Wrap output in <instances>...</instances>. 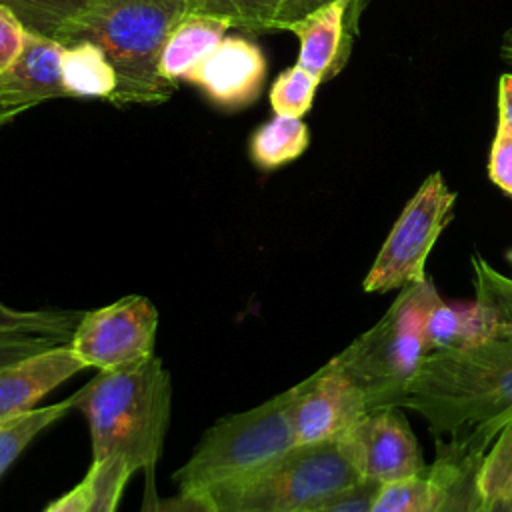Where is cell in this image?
<instances>
[{
	"label": "cell",
	"instance_id": "obj_1",
	"mask_svg": "<svg viewBox=\"0 0 512 512\" xmlns=\"http://www.w3.org/2000/svg\"><path fill=\"white\" fill-rule=\"evenodd\" d=\"M400 408L426 420L436 452L484 454L512 422V340L426 354Z\"/></svg>",
	"mask_w": 512,
	"mask_h": 512
},
{
	"label": "cell",
	"instance_id": "obj_2",
	"mask_svg": "<svg viewBox=\"0 0 512 512\" xmlns=\"http://www.w3.org/2000/svg\"><path fill=\"white\" fill-rule=\"evenodd\" d=\"M72 402L88 422L92 464L122 458L134 472H154L172 410L170 374L156 354L98 372Z\"/></svg>",
	"mask_w": 512,
	"mask_h": 512
},
{
	"label": "cell",
	"instance_id": "obj_3",
	"mask_svg": "<svg viewBox=\"0 0 512 512\" xmlns=\"http://www.w3.org/2000/svg\"><path fill=\"white\" fill-rule=\"evenodd\" d=\"M186 14L178 0H94L58 42L88 40L104 52L118 78L112 102H162L174 84L158 72L160 54L170 30Z\"/></svg>",
	"mask_w": 512,
	"mask_h": 512
},
{
	"label": "cell",
	"instance_id": "obj_4",
	"mask_svg": "<svg viewBox=\"0 0 512 512\" xmlns=\"http://www.w3.org/2000/svg\"><path fill=\"white\" fill-rule=\"evenodd\" d=\"M438 296L428 278L402 288L372 328L332 356L364 390L370 410L400 408L412 378L430 354L424 318Z\"/></svg>",
	"mask_w": 512,
	"mask_h": 512
},
{
	"label": "cell",
	"instance_id": "obj_5",
	"mask_svg": "<svg viewBox=\"0 0 512 512\" xmlns=\"http://www.w3.org/2000/svg\"><path fill=\"white\" fill-rule=\"evenodd\" d=\"M338 440L294 446L264 468L208 488L214 512H302L360 484Z\"/></svg>",
	"mask_w": 512,
	"mask_h": 512
},
{
	"label": "cell",
	"instance_id": "obj_6",
	"mask_svg": "<svg viewBox=\"0 0 512 512\" xmlns=\"http://www.w3.org/2000/svg\"><path fill=\"white\" fill-rule=\"evenodd\" d=\"M290 406L292 388L214 422L176 470L178 490H208L244 478L292 450L296 438Z\"/></svg>",
	"mask_w": 512,
	"mask_h": 512
},
{
	"label": "cell",
	"instance_id": "obj_7",
	"mask_svg": "<svg viewBox=\"0 0 512 512\" xmlns=\"http://www.w3.org/2000/svg\"><path fill=\"white\" fill-rule=\"evenodd\" d=\"M456 192L432 172L408 200L364 276L366 292H388L426 280V260L452 218Z\"/></svg>",
	"mask_w": 512,
	"mask_h": 512
},
{
	"label": "cell",
	"instance_id": "obj_8",
	"mask_svg": "<svg viewBox=\"0 0 512 512\" xmlns=\"http://www.w3.org/2000/svg\"><path fill=\"white\" fill-rule=\"evenodd\" d=\"M156 330V306L140 294H130L84 312L70 346L86 368L118 370L154 356Z\"/></svg>",
	"mask_w": 512,
	"mask_h": 512
},
{
	"label": "cell",
	"instance_id": "obj_9",
	"mask_svg": "<svg viewBox=\"0 0 512 512\" xmlns=\"http://www.w3.org/2000/svg\"><path fill=\"white\" fill-rule=\"evenodd\" d=\"M338 444L358 476L378 486L428 468L420 442L400 408L370 410L338 438Z\"/></svg>",
	"mask_w": 512,
	"mask_h": 512
},
{
	"label": "cell",
	"instance_id": "obj_10",
	"mask_svg": "<svg viewBox=\"0 0 512 512\" xmlns=\"http://www.w3.org/2000/svg\"><path fill=\"white\" fill-rule=\"evenodd\" d=\"M368 412L364 390L332 358L292 386L290 414L296 446L334 442Z\"/></svg>",
	"mask_w": 512,
	"mask_h": 512
},
{
	"label": "cell",
	"instance_id": "obj_11",
	"mask_svg": "<svg viewBox=\"0 0 512 512\" xmlns=\"http://www.w3.org/2000/svg\"><path fill=\"white\" fill-rule=\"evenodd\" d=\"M264 78L266 58L258 44L242 36H226L184 76V82L194 84L214 106L234 112L260 96Z\"/></svg>",
	"mask_w": 512,
	"mask_h": 512
},
{
	"label": "cell",
	"instance_id": "obj_12",
	"mask_svg": "<svg viewBox=\"0 0 512 512\" xmlns=\"http://www.w3.org/2000/svg\"><path fill=\"white\" fill-rule=\"evenodd\" d=\"M360 10L362 0H332L292 24L288 32L300 40L296 64L320 82L338 74L350 56Z\"/></svg>",
	"mask_w": 512,
	"mask_h": 512
},
{
	"label": "cell",
	"instance_id": "obj_13",
	"mask_svg": "<svg viewBox=\"0 0 512 512\" xmlns=\"http://www.w3.org/2000/svg\"><path fill=\"white\" fill-rule=\"evenodd\" d=\"M64 44L26 30L18 58L0 72V104L16 114L52 98H68L62 80Z\"/></svg>",
	"mask_w": 512,
	"mask_h": 512
},
{
	"label": "cell",
	"instance_id": "obj_14",
	"mask_svg": "<svg viewBox=\"0 0 512 512\" xmlns=\"http://www.w3.org/2000/svg\"><path fill=\"white\" fill-rule=\"evenodd\" d=\"M86 366L70 344L36 350L0 368V416L20 414Z\"/></svg>",
	"mask_w": 512,
	"mask_h": 512
},
{
	"label": "cell",
	"instance_id": "obj_15",
	"mask_svg": "<svg viewBox=\"0 0 512 512\" xmlns=\"http://www.w3.org/2000/svg\"><path fill=\"white\" fill-rule=\"evenodd\" d=\"M424 334L430 352L464 350L504 338V328L496 312L478 298L472 302H444L438 296L426 312Z\"/></svg>",
	"mask_w": 512,
	"mask_h": 512
},
{
	"label": "cell",
	"instance_id": "obj_16",
	"mask_svg": "<svg viewBox=\"0 0 512 512\" xmlns=\"http://www.w3.org/2000/svg\"><path fill=\"white\" fill-rule=\"evenodd\" d=\"M468 458L436 452V460L422 474L380 484L368 512H440L452 482Z\"/></svg>",
	"mask_w": 512,
	"mask_h": 512
},
{
	"label": "cell",
	"instance_id": "obj_17",
	"mask_svg": "<svg viewBox=\"0 0 512 512\" xmlns=\"http://www.w3.org/2000/svg\"><path fill=\"white\" fill-rule=\"evenodd\" d=\"M230 28L234 26L228 20L216 16L198 12L182 16L170 30L160 54L158 72L162 80L168 84L184 80V76L226 38Z\"/></svg>",
	"mask_w": 512,
	"mask_h": 512
},
{
	"label": "cell",
	"instance_id": "obj_18",
	"mask_svg": "<svg viewBox=\"0 0 512 512\" xmlns=\"http://www.w3.org/2000/svg\"><path fill=\"white\" fill-rule=\"evenodd\" d=\"M82 310H18L0 302V344H70Z\"/></svg>",
	"mask_w": 512,
	"mask_h": 512
},
{
	"label": "cell",
	"instance_id": "obj_19",
	"mask_svg": "<svg viewBox=\"0 0 512 512\" xmlns=\"http://www.w3.org/2000/svg\"><path fill=\"white\" fill-rule=\"evenodd\" d=\"M64 46L62 80L68 96L112 100L118 90V78L104 52L88 40Z\"/></svg>",
	"mask_w": 512,
	"mask_h": 512
},
{
	"label": "cell",
	"instance_id": "obj_20",
	"mask_svg": "<svg viewBox=\"0 0 512 512\" xmlns=\"http://www.w3.org/2000/svg\"><path fill=\"white\" fill-rule=\"evenodd\" d=\"M188 12L228 20L234 28L264 32L290 30L294 22L290 0H178Z\"/></svg>",
	"mask_w": 512,
	"mask_h": 512
},
{
	"label": "cell",
	"instance_id": "obj_21",
	"mask_svg": "<svg viewBox=\"0 0 512 512\" xmlns=\"http://www.w3.org/2000/svg\"><path fill=\"white\" fill-rule=\"evenodd\" d=\"M310 142L308 126L294 116L276 114L250 138V158L262 170H276L296 160Z\"/></svg>",
	"mask_w": 512,
	"mask_h": 512
},
{
	"label": "cell",
	"instance_id": "obj_22",
	"mask_svg": "<svg viewBox=\"0 0 512 512\" xmlns=\"http://www.w3.org/2000/svg\"><path fill=\"white\" fill-rule=\"evenodd\" d=\"M70 410H74L72 396L50 406L0 416V476L14 464V460L40 432L64 418Z\"/></svg>",
	"mask_w": 512,
	"mask_h": 512
},
{
	"label": "cell",
	"instance_id": "obj_23",
	"mask_svg": "<svg viewBox=\"0 0 512 512\" xmlns=\"http://www.w3.org/2000/svg\"><path fill=\"white\" fill-rule=\"evenodd\" d=\"M94 0H0L26 30L56 38L92 4Z\"/></svg>",
	"mask_w": 512,
	"mask_h": 512
},
{
	"label": "cell",
	"instance_id": "obj_24",
	"mask_svg": "<svg viewBox=\"0 0 512 512\" xmlns=\"http://www.w3.org/2000/svg\"><path fill=\"white\" fill-rule=\"evenodd\" d=\"M478 492L484 500H512V422H508L484 452L478 474Z\"/></svg>",
	"mask_w": 512,
	"mask_h": 512
},
{
	"label": "cell",
	"instance_id": "obj_25",
	"mask_svg": "<svg viewBox=\"0 0 512 512\" xmlns=\"http://www.w3.org/2000/svg\"><path fill=\"white\" fill-rule=\"evenodd\" d=\"M470 264L476 298L496 312L504 328V340H512V278L488 264L478 252L470 256Z\"/></svg>",
	"mask_w": 512,
	"mask_h": 512
},
{
	"label": "cell",
	"instance_id": "obj_26",
	"mask_svg": "<svg viewBox=\"0 0 512 512\" xmlns=\"http://www.w3.org/2000/svg\"><path fill=\"white\" fill-rule=\"evenodd\" d=\"M318 84L320 80L298 64L284 70L270 90L272 110L282 116H304L312 106Z\"/></svg>",
	"mask_w": 512,
	"mask_h": 512
},
{
	"label": "cell",
	"instance_id": "obj_27",
	"mask_svg": "<svg viewBox=\"0 0 512 512\" xmlns=\"http://www.w3.org/2000/svg\"><path fill=\"white\" fill-rule=\"evenodd\" d=\"M94 468V500L88 512H116L134 470L122 458L90 464Z\"/></svg>",
	"mask_w": 512,
	"mask_h": 512
},
{
	"label": "cell",
	"instance_id": "obj_28",
	"mask_svg": "<svg viewBox=\"0 0 512 512\" xmlns=\"http://www.w3.org/2000/svg\"><path fill=\"white\" fill-rule=\"evenodd\" d=\"M140 512H214V508L198 490H178L174 496L160 498L154 488V472H148Z\"/></svg>",
	"mask_w": 512,
	"mask_h": 512
},
{
	"label": "cell",
	"instance_id": "obj_29",
	"mask_svg": "<svg viewBox=\"0 0 512 512\" xmlns=\"http://www.w3.org/2000/svg\"><path fill=\"white\" fill-rule=\"evenodd\" d=\"M482 456L484 454H476L466 460L458 478L452 482L440 512H476L482 506L484 498L480 496L476 484V474Z\"/></svg>",
	"mask_w": 512,
	"mask_h": 512
},
{
	"label": "cell",
	"instance_id": "obj_30",
	"mask_svg": "<svg viewBox=\"0 0 512 512\" xmlns=\"http://www.w3.org/2000/svg\"><path fill=\"white\" fill-rule=\"evenodd\" d=\"M490 180L508 196H512V130L498 124L488 158Z\"/></svg>",
	"mask_w": 512,
	"mask_h": 512
},
{
	"label": "cell",
	"instance_id": "obj_31",
	"mask_svg": "<svg viewBox=\"0 0 512 512\" xmlns=\"http://www.w3.org/2000/svg\"><path fill=\"white\" fill-rule=\"evenodd\" d=\"M376 488H378V484L362 480L360 484L346 490L344 494H340L324 504H318L314 508L302 510V512H368Z\"/></svg>",
	"mask_w": 512,
	"mask_h": 512
},
{
	"label": "cell",
	"instance_id": "obj_32",
	"mask_svg": "<svg viewBox=\"0 0 512 512\" xmlns=\"http://www.w3.org/2000/svg\"><path fill=\"white\" fill-rule=\"evenodd\" d=\"M26 28L6 8L0 6V72L6 70L22 52Z\"/></svg>",
	"mask_w": 512,
	"mask_h": 512
},
{
	"label": "cell",
	"instance_id": "obj_33",
	"mask_svg": "<svg viewBox=\"0 0 512 512\" xmlns=\"http://www.w3.org/2000/svg\"><path fill=\"white\" fill-rule=\"evenodd\" d=\"M94 500V468L90 466L86 476L64 496L50 502L44 512H88Z\"/></svg>",
	"mask_w": 512,
	"mask_h": 512
},
{
	"label": "cell",
	"instance_id": "obj_34",
	"mask_svg": "<svg viewBox=\"0 0 512 512\" xmlns=\"http://www.w3.org/2000/svg\"><path fill=\"white\" fill-rule=\"evenodd\" d=\"M498 124L512 130V74H502L498 82Z\"/></svg>",
	"mask_w": 512,
	"mask_h": 512
},
{
	"label": "cell",
	"instance_id": "obj_35",
	"mask_svg": "<svg viewBox=\"0 0 512 512\" xmlns=\"http://www.w3.org/2000/svg\"><path fill=\"white\" fill-rule=\"evenodd\" d=\"M42 348H48V346H44V344H0V368L36 352V350H42Z\"/></svg>",
	"mask_w": 512,
	"mask_h": 512
},
{
	"label": "cell",
	"instance_id": "obj_36",
	"mask_svg": "<svg viewBox=\"0 0 512 512\" xmlns=\"http://www.w3.org/2000/svg\"><path fill=\"white\" fill-rule=\"evenodd\" d=\"M328 2H332V0H290L292 14H294V22L292 24H296L298 20H302L304 16H308L310 12H314L316 8H320V6L328 4Z\"/></svg>",
	"mask_w": 512,
	"mask_h": 512
},
{
	"label": "cell",
	"instance_id": "obj_37",
	"mask_svg": "<svg viewBox=\"0 0 512 512\" xmlns=\"http://www.w3.org/2000/svg\"><path fill=\"white\" fill-rule=\"evenodd\" d=\"M486 512H512V500L510 498L486 500Z\"/></svg>",
	"mask_w": 512,
	"mask_h": 512
},
{
	"label": "cell",
	"instance_id": "obj_38",
	"mask_svg": "<svg viewBox=\"0 0 512 512\" xmlns=\"http://www.w3.org/2000/svg\"><path fill=\"white\" fill-rule=\"evenodd\" d=\"M502 56L512 64V30H508L504 34V42H502Z\"/></svg>",
	"mask_w": 512,
	"mask_h": 512
},
{
	"label": "cell",
	"instance_id": "obj_39",
	"mask_svg": "<svg viewBox=\"0 0 512 512\" xmlns=\"http://www.w3.org/2000/svg\"><path fill=\"white\" fill-rule=\"evenodd\" d=\"M14 116H18V114H16V112H12V110H8V108H4V106L0 104V126L8 124Z\"/></svg>",
	"mask_w": 512,
	"mask_h": 512
},
{
	"label": "cell",
	"instance_id": "obj_40",
	"mask_svg": "<svg viewBox=\"0 0 512 512\" xmlns=\"http://www.w3.org/2000/svg\"><path fill=\"white\" fill-rule=\"evenodd\" d=\"M476 512H486V500H484V502H482V506H480V508H478V510H476Z\"/></svg>",
	"mask_w": 512,
	"mask_h": 512
},
{
	"label": "cell",
	"instance_id": "obj_41",
	"mask_svg": "<svg viewBox=\"0 0 512 512\" xmlns=\"http://www.w3.org/2000/svg\"><path fill=\"white\" fill-rule=\"evenodd\" d=\"M506 258H508V260H510V262H512V250H510V252H508V254H506Z\"/></svg>",
	"mask_w": 512,
	"mask_h": 512
}]
</instances>
